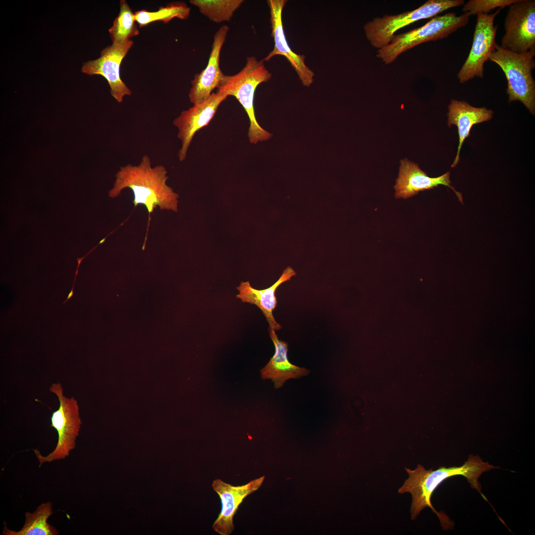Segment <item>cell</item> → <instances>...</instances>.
<instances>
[{"label": "cell", "instance_id": "obj_1", "mask_svg": "<svg viewBox=\"0 0 535 535\" xmlns=\"http://www.w3.org/2000/svg\"><path fill=\"white\" fill-rule=\"evenodd\" d=\"M167 173L161 164L152 167L150 157L144 155L138 165L128 164L120 167L108 196L114 198L124 189H130L134 195V206H145L149 218L157 207L161 210L177 212L179 196L167 185Z\"/></svg>", "mask_w": 535, "mask_h": 535}, {"label": "cell", "instance_id": "obj_2", "mask_svg": "<svg viewBox=\"0 0 535 535\" xmlns=\"http://www.w3.org/2000/svg\"><path fill=\"white\" fill-rule=\"evenodd\" d=\"M498 468L488 462H483L479 455H470L468 460L460 467H440L436 470H427L420 464L412 470L407 468L405 470L409 477L403 485L398 489V493L409 492L412 495V501L410 512L411 519H415L426 507H430L438 516L442 527L449 528L450 521L447 516H443L437 512L431 503V496L437 487L444 480L452 476L462 475L465 477L472 488L482 492V486L479 479L482 474L493 469Z\"/></svg>", "mask_w": 535, "mask_h": 535}, {"label": "cell", "instance_id": "obj_3", "mask_svg": "<svg viewBox=\"0 0 535 535\" xmlns=\"http://www.w3.org/2000/svg\"><path fill=\"white\" fill-rule=\"evenodd\" d=\"M264 61L258 60L255 56L247 57L244 67L236 74L224 75L217 87V92L235 97L246 111L250 121L248 136L252 144L267 141L272 136L258 123L254 107L256 88L271 77V73L267 69Z\"/></svg>", "mask_w": 535, "mask_h": 535}, {"label": "cell", "instance_id": "obj_4", "mask_svg": "<svg viewBox=\"0 0 535 535\" xmlns=\"http://www.w3.org/2000/svg\"><path fill=\"white\" fill-rule=\"evenodd\" d=\"M535 49L517 54L496 45L489 60L498 65L507 81L509 102L519 101L533 114L535 112Z\"/></svg>", "mask_w": 535, "mask_h": 535}, {"label": "cell", "instance_id": "obj_5", "mask_svg": "<svg viewBox=\"0 0 535 535\" xmlns=\"http://www.w3.org/2000/svg\"><path fill=\"white\" fill-rule=\"evenodd\" d=\"M470 16L467 12L459 16L448 12L433 17L420 27L393 35L387 45L377 50L376 56L385 64H390L401 54L421 44L446 38L465 26Z\"/></svg>", "mask_w": 535, "mask_h": 535}, {"label": "cell", "instance_id": "obj_6", "mask_svg": "<svg viewBox=\"0 0 535 535\" xmlns=\"http://www.w3.org/2000/svg\"><path fill=\"white\" fill-rule=\"evenodd\" d=\"M464 2L463 0H428L411 11L374 18L364 26L365 36L371 45L379 50L387 45L400 29L419 20L435 17Z\"/></svg>", "mask_w": 535, "mask_h": 535}, {"label": "cell", "instance_id": "obj_7", "mask_svg": "<svg viewBox=\"0 0 535 535\" xmlns=\"http://www.w3.org/2000/svg\"><path fill=\"white\" fill-rule=\"evenodd\" d=\"M50 391L56 395L59 402L58 409L53 413L51 418V426L56 430L58 440L54 449L46 456H42L38 450H34L40 467L45 462L63 459L69 455L75 447L82 423L77 400L73 397L68 398L63 395L61 384L53 383Z\"/></svg>", "mask_w": 535, "mask_h": 535}, {"label": "cell", "instance_id": "obj_8", "mask_svg": "<svg viewBox=\"0 0 535 535\" xmlns=\"http://www.w3.org/2000/svg\"><path fill=\"white\" fill-rule=\"evenodd\" d=\"M500 46L521 54L535 49V1L518 0L509 6Z\"/></svg>", "mask_w": 535, "mask_h": 535}, {"label": "cell", "instance_id": "obj_9", "mask_svg": "<svg viewBox=\"0 0 535 535\" xmlns=\"http://www.w3.org/2000/svg\"><path fill=\"white\" fill-rule=\"evenodd\" d=\"M501 8L493 13L477 14V22L473 42L469 55L458 71L457 77L465 83L475 77H483V65L495 50V36L498 28L494 20Z\"/></svg>", "mask_w": 535, "mask_h": 535}, {"label": "cell", "instance_id": "obj_10", "mask_svg": "<svg viewBox=\"0 0 535 535\" xmlns=\"http://www.w3.org/2000/svg\"><path fill=\"white\" fill-rule=\"evenodd\" d=\"M133 45L130 40L119 45L107 46L101 51L98 58L84 62L81 68L83 73L103 76L108 83L111 95L119 103L125 96L132 94L120 78L119 70L122 60Z\"/></svg>", "mask_w": 535, "mask_h": 535}, {"label": "cell", "instance_id": "obj_11", "mask_svg": "<svg viewBox=\"0 0 535 535\" xmlns=\"http://www.w3.org/2000/svg\"><path fill=\"white\" fill-rule=\"evenodd\" d=\"M223 93H213L206 100L193 104L182 111L173 123L178 129L177 137L181 143L178 152L180 161L184 160L196 133L208 125L214 118L219 105L227 98Z\"/></svg>", "mask_w": 535, "mask_h": 535}, {"label": "cell", "instance_id": "obj_12", "mask_svg": "<svg viewBox=\"0 0 535 535\" xmlns=\"http://www.w3.org/2000/svg\"><path fill=\"white\" fill-rule=\"evenodd\" d=\"M264 477L252 480L242 485L235 486L220 479L213 481L212 486L221 500V509L212 525L213 530L220 535H229L234 531L233 517L243 500L257 490L262 485Z\"/></svg>", "mask_w": 535, "mask_h": 535}, {"label": "cell", "instance_id": "obj_13", "mask_svg": "<svg viewBox=\"0 0 535 535\" xmlns=\"http://www.w3.org/2000/svg\"><path fill=\"white\" fill-rule=\"evenodd\" d=\"M286 2V0H268L270 13L271 36L274 40V46L272 51L263 60L268 61L275 55L285 56L295 70L303 85L309 87L313 82L315 74L306 65L305 55L292 51L287 42L284 32L282 12Z\"/></svg>", "mask_w": 535, "mask_h": 535}, {"label": "cell", "instance_id": "obj_14", "mask_svg": "<svg viewBox=\"0 0 535 535\" xmlns=\"http://www.w3.org/2000/svg\"><path fill=\"white\" fill-rule=\"evenodd\" d=\"M228 31L229 27L223 25L216 32L208 64L200 73L195 74L191 81L189 98L193 104L207 100L213 90L218 87L225 75L220 68L219 59Z\"/></svg>", "mask_w": 535, "mask_h": 535}, {"label": "cell", "instance_id": "obj_15", "mask_svg": "<svg viewBox=\"0 0 535 535\" xmlns=\"http://www.w3.org/2000/svg\"><path fill=\"white\" fill-rule=\"evenodd\" d=\"M450 172L431 178L422 171L418 165L404 159L400 160L399 172L394 188L395 198L407 199L418 193L419 192L432 189L439 185L451 188L456 193L459 201L462 202V196L450 185Z\"/></svg>", "mask_w": 535, "mask_h": 535}, {"label": "cell", "instance_id": "obj_16", "mask_svg": "<svg viewBox=\"0 0 535 535\" xmlns=\"http://www.w3.org/2000/svg\"><path fill=\"white\" fill-rule=\"evenodd\" d=\"M293 269L288 267L282 274L270 287L262 290L256 289L251 286L249 281L241 282L237 287L239 293L236 298L242 302L254 304L262 311L269 324V327L275 330L281 328V325L275 320L272 311L276 307L277 301L275 295L276 289L282 283L289 280L296 275Z\"/></svg>", "mask_w": 535, "mask_h": 535}, {"label": "cell", "instance_id": "obj_17", "mask_svg": "<svg viewBox=\"0 0 535 535\" xmlns=\"http://www.w3.org/2000/svg\"><path fill=\"white\" fill-rule=\"evenodd\" d=\"M268 331L274 345L275 353L261 370L262 378L271 379L275 388H278L289 379L298 378L308 374L310 372L308 369L293 365L289 361L288 343L279 340L274 329L269 327Z\"/></svg>", "mask_w": 535, "mask_h": 535}, {"label": "cell", "instance_id": "obj_18", "mask_svg": "<svg viewBox=\"0 0 535 535\" xmlns=\"http://www.w3.org/2000/svg\"><path fill=\"white\" fill-rule=\"evenodd\" d=\"M448 125H456L459 134V145L456 158L451 165L458 164L459 155L464 140L470 136L472 126L476 124L486 121L492 117L493 112L484 107H476L465 101L452 100L448 107Z\"/></svg>", "mask_w": 535, "mask_h": 535}, {"label": "cell", "instance_id": "obj_19", "mask_svg": "<svg viewBox=\"0 0 535 535\" xmlns=\"http://www.w3.org/2000/svg\"><path fill=\"white\" fill-rule=\"evenodd\" d=\"M53 513L52 504L47 502L41 504L33 513H25L23 527L18 531H14L5 526L2 531L4 535H56L55 528L47 523Z\"/></svg>", "mask_w": 535, "mask_h": 535}, {"label": "cell", "instance_id": "obj_20", "mask_svg": "<svg viewBox=\"0 0 535 535\" xmlns=\"http://www.w3.org/2000/svg\"><path fill=\"white\" fill-rule=\"evenodd\" d=\"M190 8L183 2H173L165 6H160L157 11L142 9L134 13L135 19L140 27L146 26L152 22L161 21L166 23L174 18L187 19Z\"/></svg>", "mask_w": 535, "mask_h": 535}, {"label": "cell", "instance_id": "obj_21", "mask_svg": "<svg viewBox=\"0 0 535 535\" xmlns=\"http://www.w3.org/2000/svg\"><path fill=\"white\" fill-rule=\"evenodd\" d=\"M133 13L124 0L120 1V11L109 29L112 44L119 45L139 34Z\"/></svg>", "mask_w": 535, "mask_h": 535}, {"label": "cell", "instance_id": "obj_22", "mask_svg": "<svg viewBox=\"0 0 535 535\" xmlns=\"http://www.w3.org/2000/svg\"><path fill=\"white\" fill-rule=\"evenodd\" d=\"M243 0H191L190 2L210 20L216 23L229 21Z\"/></svg>", "mask_w": 535, "mask_h": 535}, {"label": "cell", "instance_id": "obj_23", "mask_svg": "<svg viewBox=\"0 0 535 535\" xmlns=\"http://www.w3.org/2000/svg\"><path fill=\"white\" fill-rule=\"evenodd\" d=\"M518 0H470L463 6L462 11L467 12L470 16L478 13L488 14L495 8H502L509 6Z\"/></svg>", "mask_w": 535, "mask_h": 535}]
</instances>
